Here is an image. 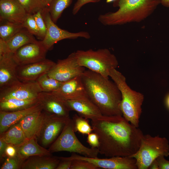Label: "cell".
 Here are the masks:
<instances>
[{
	"label": "cell",
	"instance_id": "10",
	"mask_svg": "<svg viewBox=\"0 0 169 169\" xmlns=\"http://www.w3.org/2000/svg\"><path fill=\"white\" fill-rule=\"evenodd\" d=\"M69 118L45 112L42 126L37 137L41 146L45 148L52 144L61 133Z\"/></svg>",
	"mask_w": 169,
	"mask_h": 169
},
{
	"label": "cell",
	"instance_id": "16",
	"mask_svg": "<svg viewBox=\"0 0 169 169\" xmlns=\"http://www.w3.org/2000/svg\"><path fill=\"white\" fill-rule=\"evenodd\" d=\"M51 92L64 101L88 97L81 76L63 82L57 90Z\"/></svg>",
	"mask_w": 169,
	"mask_h": 169
},
{
	"label": "cell",
	"instance_id": "3",
	"mask_svg": "<svg viewBox=\"0 0 169 169\" xmlns=\"http://www.w3.org/2000/svg\"><path fill=\"white\" fill-rule=\"evenodd\" d=\"M115 12L100 15L98 19L105 26L122 25L140 22L151 16L160 4V0H116Z\"/></svg>",
	"mask_w": 169,
	"mask_h": 169
},
{
	"label": "cell",
	"instance_id": "36",
	"mask_svg": "<svg viewBox=\"0 0 169 169\" xmlns=\"http://www.w3.org/2000/svg\"><path fill=\"white\" fill-rule=\"evenodd\" d=\"M101 0H77L75 3L72 10L73 15L76 14L84 5L89 3L99 2Z\"/></svg>",
	"mask_w": 169,
	"mask_h": 169
},
{
	"label": "cell",
	"instance_id": "37",
	"mask_svg": "<svg viewBox=\"0 0 169 169\" xmlns=\"http://www.w3.org/2000/svg\"><path fill=\"white\" fill-rule=\"evenodd\" d=\"M87 142L93 148H98L100 142L98 136L95 132H91L88 135Z\"/></svg>",
	"mask_w": 169,
	"mask_h": 169
},
{
	"label": "cell",
	"instance_id": "21",
	"mask_svg": "<svg viewBox=\"0 0 169 169\" xmlns=\"http://www.w3.org/2000/svg\"><path fill=\"white\" fill-rule=\"evenodd\" d=\"M45 115V112L41 109L26 115L18 122L28 139L37 138Z\"/></svg>",
	"mask_w": 169,
	"mask_h": 169
},
{
	"label": "cell",
	"instance_id": "5",
	"mask_svg": "<svg viewBox=\"0 0 169 169\" xmlns=\"http://www.w3.org/2000/svg\"><path fill=\"white\" fill-rule=\"evenodd\" d=\"M75 54L80 65L105 78H109L110 71L116 69L118 65L116 57L107 49L96 50H79L75 52Z\"/></svg>",
	"mask_w": 169,
	"mask_h": 169
},
{
	"label": "cell",
	"instance_id": "27",
	"mask_svg": "<svg viewBox=\"0 0 169 169\" xmlns=\"http://www.w3.org/2000/svg\"><path fill=\"white\" fill-rule=\"evenodd\" d=\"M0 20V38L4 41L8 40L23 28L22 24Z\"/></svg>",
	"mask_w": 169,
	"mask_h": 169
},
{
	"label": "cell",
	"instance_id": "28",
	"mask_svg": "<svg viewBox=\"0 0 169 169\" xmlns=\"http://www.w3.org/2000/svg\"><path fill=\"white\" fill-rule=\"evenodd\" d=\"M72 0H52L48 8L51 18L56 23L63 11L71 4Z\"/></svg>",
	"mask_w": 169,
	"mask_h": 169
},
{
	"label": "cell",
	"instance_id": "32",
	"mask_svg": "<svg viewBox=\"0 0 169 169\" xmlns=\"http://www.w3.org/2000/svg\"><path fill=\"white\" fill-rule=\"evenodd\" d=\"M22 25L29 33L40 39L39 29L32 14H28Z\"/></svg>",
	"mask_w": 169,
	"mask_h": 169
},
{
	"label": "cell",
	"instance_id": "23",
	"mask_svg": "<svg viewBox=\"0 0 169 169\" xmlns=\"http://www.w3.org/2000/svg\"><path fill=\"white\" fill-rule=\"evenodd\" d=\"M36 137L27 139L22 144L14 146L17 150V155L24 161L28 158L35 156H51L52 153L39 144Z\"/></svg>",
	"mask_w": 169,
	"mask_h": 169
},
{
	"label": "cell",
	"instance_id": "43",
	"mask_svg": "<svg viewBox=\"0 0 169 169\" xmlns=\"http://www.w3.org/2000/svg\"><path fill=\"white\" fill-rule=\"evenodd\" d=\"M160 4L163 6L168 8L169 7V0H160Z\"/></svg>",
	"mask_w": 169,
	"mask_h": 169
},
{
	"label": "cell",
	"instance_id": "1",
	"mask_svg": "<svg viewBox=\"0 0 169 169\" xmlns=\"http://www.w3.org/2000/svg\"><path fill=\"white\" fill-rule=\"evenodd\" d=\"M100 142L99 153L105 156H130L138 150L144 134L121 115H103L91 120Z\"/></svg>",
	"mask_w": 169,
	"mask_h": 169
},
{
	"label": "cell",
	"instance_id": "11",
	"mask_svg": "<svg viewBox=\"0 0 169 169\" xmlns=\"http://www.w3.org/2000/svg\"><path fill=\"white\" fill-rule=\"evenodd\" d=\"M85 70V67L79 64L74 52L65 59H58L47 74L53 78L64 82L81 76Z\"/></svg>",
	"mask_w": 169,
	"mask_h": 169
},
{
	"label": "cell",
	"instance_id": "35",
	"mask_svg": "<svg viewBox=\"0 0 169 169\" xmlns=\"http://www.w3.org/2000/svg\"><path fill=\"white\" fill-rule=\"evenodd\" d=\"M72 161L70 169H98V167L90 162L83 160L74 159Z\"/></svg>",
	"mask_w": 169,
	"mask_h": 169
},
{
	"label": "cell",
	"instance_id": "6",
	"mask_svg": "<svg viewBox=\"0 0 169 169\" xmlns=\"http://www.w3.org/2000/svg\"><path fill=\"white\" fill-rule=\"evenodd\" d=\"M169 156V142L159 135H144L137 151L130 156L135 159L138 169H148L158 157Z\"/></svg>",
	"mask_w": 169,
	"mask_h": 169
},
{
	"label": "cell",
	"instance_id": "47",
	"mask_svg": "<svg viewBox=\"0 0 169 169\" xmlns=\"http://www.w3.org/2000/svg\"><path fill=\"white\" fill-rule=\"evenodd\" d=\"M47 2H48V6H49V3H48V1L49 0H47Z\"/></svg>",
	"mask_w": 169,
	"mask_h": 169
},
{
	"label": "cell",
	"instance_id": "45",
	"mask_svg": "<svg viewBox=\"0 0 169 169\" xmlns=\"http://www.w3.org/2000/svg\"><path fill=\"white\" fill-rule=\"evenodd\" d=\"M116 0H106V2L107 3L113 2Z\"/></svg>",
	"mask_w": 169,
	"mask_h": 169
},
{
	"label": "cell",
	"instance_id": "2",
	"mask_svg": "<svg viewBox=\"0 0 169 169\" xmlns=\"http://www.w3.org/2000/svg\"><path fill=\"white\" fill-rule=\"evenodd\" d=\"M81 78L87 96L103 115H121L120 92L115 83L90 69L85 70Z\"/></svg>",
	"mask_w": 169,
	"mask_h": 169
},
{
	"label": "cell",
	"instance_id": "46",
	"mask_svg": "<svg viewBox=\"0 0 169 169\" xmlns=\"http://www.w3.org/2000/svg\"><path fill=\"white\" fill-rule=\"evenodd\" d=\"M52 0H49L48 1V3H49V4L50 3V2Z\"/></svg>",
	"mask_w": 169,
	"mask_h": 169
},
{
	"label": "cell",
	"instance_id": "20",
	"mask_svg": "<svg viewBox=\"0 0 169 169\" xmlns=\"http://www.w3.org/2000/svg\"><path fill=\"white\" fill-rule=\"evenodd\" d=\"M37 41L33 35L23 28L6 41L0 38V56L7 53L14 54L22 46Z\"/></svg>",
	"mask_w": 169,
	"mask_h": 169
},
{
	"label": "cell",
	"instance_id": "17",
	"mask_svg": "<svg viewBox=\"0 0 169 169\" xmlns=\"http://www.w3.org/2000/svg\"><path fill=\"white\" fill-rule=\"evenodd\" d=\"M38 98L43 110L46 113L60 116L69 117L70 111L66 105L65 101L52 92H41Z\"/></svg>",
	"mask_w": 169,
	"mask_h": 169
},
{
	"label": "cell",
	"instance_id": "33",
	"mask_svg": "<svg viewBox=\"0 0 169 169\" xmlns=\"http://www.w3.org/2000/svg\"><path fill=\"white\" fill-rule=\"evenodd\" d=\"M0 169H20L24 161L17 156L13 157H6Z\"/></svg>",
	"mask_w": 169,
	"mask_h": 169
},
{
	"label": "cell",
	"instance_id": "8",
	"mask_svg": "<svg viewBox=\"0 0 169 169\" xmlns=\"http://www.w3.org/2000/svg\"><path fill=\"white\" fill-rule=\"evenodd\" d=\"M41 12L47 28L46 35L41 41L48 50L52 49L55 44L63 39H75L79 38H90V35L87 32L72 33L59 28L52 20L48 7L42 10Z\"/></svg>",
	"mask_w": 169,
	"mask_h": 169
},
{
	"label": "cell",
	"instance_id": "22",
	"mask_svg": "<svg viewBox=\"0 0 169 169\" xmlns=\"http://www.w3.org/2000/svg\"><path fill=\"white\" fill-rule=\"evenodd\" d=\"M42 109L39 102L28 108L16 111L6 112L0 110V135L13 125L18 123L26 115Z\"/></svg>",
	"mask_w": 169,
	"mask_h": 169
},
{
	"label": "cell",
	"instance_id": "24",
	"mask_svg": "<svg viewBox=\"0 0 169 169\" xmlns=\"http://www.w3.org/2000/svg\"><path fill=\"white\" fill-rule=\"evenodd\" d=\"M60 161L52 155L33 156L24 161L21 169H56Z\"/></svg>",
	"mask_w": 169,
	"mask_h": 169
},
{
	"label": "cell",
	"instance_id": "15",
	"mask_svg": "<svg viewBox=\"0 0 169 169\" xmlns=\"http://www.w3.org/2000/svg\"><path fill=\"white\" fill-rule=\"evenodd\" d=\"M13 54L8 53L0 56V90L20 81L17 73L18 65Z\"/></svg>",
	"mask_w": 169,
	"mask_h": 169
},
{
	"label": "cell",
	"instance_id": "42",
	"mask_svg": "<svg viewBox=\"0 0 169 169\" xmlns=\"http://www.w3.org/2000/svg\"><path fill=\"white\" fill-rule=\"evenodd\" d=\"M150 169H159L158 165L156 159L151 164L149 167Z\"/></svg>",
	"mask_w": 169,
	"mask_h": 169
},
{
	"label": "cell",
	"instance_id": "4",
	"mask_svg": "<svg viewBox=\"0 0 169 169\" xmlns=\"http://www.w3.org/2000/svg\"><path fill=\"white\" fill-rule=\"evenodd\" d=\"M109 76L120 92V109L122 116L132 125L139 127L144 95L131 89L126 83L125 77L116 69L110 71Z\"/></svg>",
	"mask_w": 169,
	"mask_h": 169
},
{
	"label": "cell",
	"instance_id": "31",
	"mask_svg": "<svg viewBox=\"0 0 169 169\" xmlns=\"http://www.w3.org/2000/svg\"><path fill=\"white\" fill-rule=\"evenodd\" d=\"M72 120L75 132H78L82 135H88L93 131V129L89 123V119L75 114Z\"/></svg>",
	"mask_w": 169,
	"mask_h": 169
},
{
	"label": "cell",
	"instance_id": "26",
	"mask_svg": "<svg viewBox=\"0 0 169 169\" xmlns=\"http://www.w3.org/2000/svg\"><path fill=\"white\" fill-rule=\"evenodd\" d=\"M39 102L38 98L28 100L10 99L0 101V110L11 112L21 110L31 107Z\"/></svg>",
	"mask_w": 169,
	"mask_h": 169
},
{
	"label": "cell",
	"instance_id": "9",
	"mask_svg": "<svg viewBox=\"0 0 169 169\" xmlns=\"http://www.w3.org/2000/svg\"><path fill=\"white\" fill-rule=\"evenodd\" d=\"M60 160L81 159L87 161L99 168L106 169H137L135 158L130 156H113L108 158H92L72 153L68 157H59Z\"/></svg>",
	"mask_w": 169,
	"mask_h": 169
},
{
	"label": "cell",
	"instance_id": "12",
	"mask_svg": "<svg viewBox=\"0 0 169 169\" xmlns=\"http://www.w3.org/2000/svg\"><path fill=\"white\" fill-rule=\"evenodd\" d=\"M43 90L36 81L19 82L0 90V101L10 99L28 100L38 98Z\"/></svg>",
	"mask_w": 169,
	"mask_h": 169
},
{
	"label": "cell",
	"instance_id": "18",
	"mask_svg": "<svg viewBox=\"0 0 169 169\" xmlns=\"http://www.w3.org/2000/svg\"><path fill=\"white\" fill-rule=\"evenodd\" d=\"M28 14L18 0H0V20L22 24Z\"/></svg>",
	"mask_w": 169,
	"mask_h": 169
},
{
	"label": "cell",
	"instance_id": "38",
	"mask_svg": "<svg viewBox=\"0 0 169 169\" xmlns=\"http://www.w3.org/2000/svg\"><path fill=\"white\" fill-rule=\"evenodd\" d=\"M163 156H160L156 159L158 165L159 169H169V161Z\"/></svg>",
	"mask_w": 169,
	"mask_h": 169
},
{
	"label": "cell",
	"instance_id": "14",
	"mask_svg": "<svg viewBox=\"0 0 169 169\" xmlns=\"http://www.w3.org/2000/svg\"><path fill=\"white\" fill-rule=\"evenodd\" d=\"M55 64L45 59L35 63L18 65L17 71L18 78L21 82L36 81L41 75L50 71Z\"/></svg>",
	"mask_w": 169,
	"mask_h": 169
},
{
	"label": "cell",
	"instance_id": "44",
	"mask_svg": "<svg viewBox=\"0 0 169 169\" xmlns=\"http://www.w3.org/2000/svg\"><path fill=\"white\" fill-rule=\"evenodd\" d=\"M166 103L167 107L169 109V94L166 97Z\"/></svg>",
	"mask_w": 169,
	"mask_h": 169
},
{
	"label": "cell",
	"instance_id": "40",
	"mask_svg": "<svg viewBox=\"0 0 169 169\" xmlns=\"http://www.w3.org/2000/svg\"><path fill=\"white\" fill-rule=\"evenodd\" d=\"M72 161L60 160L56 169H70Z\"/></svg>",
	"mask_w": 169,
	"mask_h": 169
},
{
	"label": "cell",
	"instance_id": "30",
	"mask_svg": "<svg viewBox=\"0 0 169 169\" xmlns=\"http://www.w3.org/2000/svg\"><path fill=\"white\" fill-rule=\"evenodd\" d=\"M28 14H33L48 7L47 0H18Z\"/></svg>",
	"mask_w": 169,
	"mask_h": 169
},
{
	"label": "cell",
	"instance_id": "29",
	"mask_svg": "<svg viewBox=\"0 0 169 169\" xmlns=\"http://www.w3.org/2000/svg\"><path fill=\"white\" fill-rule=\"evenodd\" d=\"M36 81L43 91L45 92H52L55 91L63 83L50 77L47 73L41 75Z\"/></svg>",
	"mask_w": 169,
	"mask_h": 169
},
{
	"label": "cell",
	"instance_id": "25",
	"mask_svg": "<svg viewBox=\"0 0 169 169\" xmlns=\"http://www.w3.org/2000/svg\"><path fill=\"white\" fill-rule=\"evenodd\" d=\"M8 144L20 145L28 139L18 123L10 126L0 135V137Z\"/></svg>",
	"mask_w": 169,
	"mask_h": 169
},
{
	"label": "cell",
	"instance_id": "13",
	"mask_svg": "<svg viewBox=\"0 0 169 169\" xmlns=\"http://www.w3.org/2000/svg\"><path fill=\"white\" fill-rule=\"evenodd\" d=\"M48 51L41 41H37L19 48L13 54V57L18 65H22L45 59Z\"/></svg>",
	"mask_w": 169,
	"mask_h": 169
},
{
	"label": "cell",
	"instance_id": "19",
	"mask_svg": "<svg viewBox=\"0 0 169 169\" xmlns=\"http://www.w3.org/2000/svg\"><path fill=\"white\" fill-rule=\"evenodd\" d=\"M70 111H76L79 116L91 120L103 116L98 107L88 97L65 101Z\"/></svg>",
	"mask_w": 169,
	"mask_h": 169
},
{
	"label": "cell",
	"instance_id": "34",
	"mask_svg": "<svg viewBox=\"0 0 169 169\" xmlns=\"http://www.w3.org/2000/svg\"><path fill=\"white\" fill-rule=\"evenodd\" d=\"M42 10L32 15L39 29L40 39L42 40L46 35L47 28L45 22L42 14Z\"/></svg>",
	"mask_w": 169,
	"mask_h": 169
},
{
	"label": "cell",
	"instance_id": "39",
	"mask_svg": "<svg viewBox=\"0 0 169 169\" xmlns=\"http://www.w3.org/2000/svg\"><path fill=\"white\" fill-rule=\"evenodd\" d=\"M17 155V150L14 146L8 145L5 151V156L6 157H13Z\"/></svg>",
	"mask_w": 169,
	"mask_h": 169
},
{
	"label": "cell",
	"instance_id": "7",
	"mask_svg": "<svg viewBox=\"0 0 169 169\" xmlns=\"http://www.w3.org/2000/svg\"><path fill=\"white\" fill-rule=\"evenodd\" d=\"M75 132L73 120L70 118L61 133L48 150L51 153L67 151L86 157L97 158L99 153L98 148L85 146L79 140Z\"/></svg>",
	"mask_w": 169,
	"mask_h": 169
},
{
	"label": "cell",
	"instance_id": "41",
	"mask_svg": "<svg viewBox=\"0 0 169 169\" xmlns=\"http://www.w3.org/2000/svg\"><path fill=\"white\" fill-rule=\"evenodd\" d=\"M3 139L0 138V158L2 160L3 158H5V153L6 149L8 145Z\"/></svg>",
	"mask_w": 169,
	"mask_h": 169
}]
</instances>
